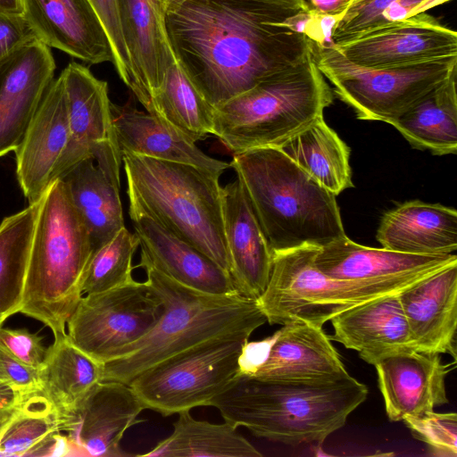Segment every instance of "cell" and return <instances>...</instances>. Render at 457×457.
<instances>
[{
  "mask_svg": "<svg viewBox=\"0 0 457 457\" xmlns=\"http://www.w3.org/2000/svg\"><path fill=\"white\" fill-rule=\"evenodd\" d=\"M0 379L23 399L42 391L39 370L22 363L1 346Z\"/></svg>",
  "mask_w": 457,
  "mask_h": 457,
  "instance_id": "40",
  "label": "cell"
},
{
  "mask_svg": "<svg viewBox=\"0 0 457 457\" xmlns=\"http://www.w3.org/2000/svg\"><path fill=\"white\" fill-rule=\"evenodd\" d=\"M267 361L253 376L262 379L332 381L350 376L322 327L283 325Z\"/></svg>",
  "mask_w": 457,
  "mask_h": 457,
  "instance_id": "24",
  "label": "cell"
},
{
  "mask_svg": "<svg viewBox=\"0 0 457 457\" xmlns=\"http://www.w3.org/2000/svg\"><path fill=\"white\" fill-rule=\"evenodd\" d=\"M98 14L112 44L114 67L120 79L129 87L130 63L123 40L116 0H88Z\"/></svg>",
  "mask_w": 457,
  "mask_h": 457,
  "instance_id": "38",
  "label": "cell"
},
{
  "mask_svg": "<svg viewBox=\"0 0 457 457\" xmlns=\"http://www.w3.org/2000/svg\"><path fill=\"white\" fill-rule=\"evenodd\" d=\"M307 10L318 14L339 16L350 6L352 0H303Z\"/></svg>",
  "mask_w": 457,
  "mask_h": 457,
  "instance_id": "43",
  "label": "cell"
},
{
  "mask_svg": "<svg viewBox=\"0 0 457 457\" xmlns=\"http://www.w3.org/2000/svg\"><path fill=\"white\" fill-rule=\"evenodd\" d=\"M412 436L428 446L433 455L457 456V414L437 413L435 411L402 420Z\"/></svg>",
  "mask_w": 457,
  "mask_h": 457,
  "instance_id": "37",
  "label": "cell"
},
{
  "mask_svg": "<svg viewBox=\"0 0 457 457\" xmlns=\"http://www.w3.org/2000/svg\"><path fill=\"white\" fill-rule=\"evenodd\" d=\"M248 336L214 338L159 362L129 386L144 409L163 417L208 406L238 374L237 359Z\"/></svg>",
  "mask_w": 457,
  "mask_h": 457,
  "instance_id": "9",
  "label": "cell"
},
{
  "mask_svg": "<svg viewBox=\"0 0 457 457\" xmlns=\"http://www.w3.org/2000/svg\"><path fill=\"white\" fill-rule=\"evenodd\" d=\"M184 411L173 423L172 433L148 453V457H262L237 428L228 422L214 424L195 420Z\"/></svg>",
  "mask_w": 457,
  "mask_h": 457,
  "instance_id": "33",
  "label": "cell"
},
{
  "mask_svg": "<svg viewBox=\"0 0 457 457\" xmlns=\"http://www.w3.org/2000/svg\"><path fill=\"white\" fill-rule=\"evenodd\" d=\"M399 300L413 349L456 361L457 264L405 287Z\"/></svg>",
  "mask_w": 457,
  "mask_h": 457,
  "instance_id": "21",
  "label": "cell"
},
{
  "mask_svg": "<svg viewBox=\"0 0 457 457\" xmlns=\"http://www.w3.org/2000/svg\"><path fill=\"white\" fill-rule=\"evenodd\" d=\"M144 407L131 387L119 381H101L81 406L68 437L79 455L121 457L125 432Z\"/></svg>",
  "mask_w": 457,
  "mask_h": 457,
  "instance_id": "22",
  "label": "cell"
},
{
  "mask_svg": "<svg viewBox=\"0 0 457 457\" xmlns=\"http://www.w3.org/2000/svg\"><path fill=\"white\" fill-rule=\"evenodd\" d=\"M60 76L66 96L70 137L51 182L77 163L93 158L120 185L122 154L113 127L106 81L98 79L87 67L76 62H70Z\"/></svg>",
  "mask_w": 457,
  "mask_h": 457,
  "instance_id": "12",
  "label": "cell"
},
{
  "mask_svg": "<svg viewBox=\"0 0 457 457\" xmlns=\"http://www.w3.org/2000/svg\"><path fill=\"white\" fill-rule=\"evenodd\" d=\"M299 9L252 0H187L167 12L177 62L212 106L302 61L314 48L280 24Z\"/></svg>",
  "mask_w": 457,
  "mask_h": 457,
  "instance_id": "1",
  "label": "cell"
},
{
  "mask_svg": "<svg viewBox=\"0 0 457 457\" xmlns=\"http://www.w3.org/2000/svg\"><path fill=\"white\" fill-rule=\"evenodd\" d=\"M138 246L137 235L123 227L96 249L86 270L83 295L103 292L132 281V261Z\"/></svg>",
  "mask_w": 457,
  "mask_h": 457,
  "instance_id": "36",
  "label": "cell"
},
{
  "mask_svg": "<svg viewBox=\"0 0 457 457\" xmlns=\"http://www.w3.org/2000/svg\"><path fill=\"white\" fill-rule=\"evenodd\" d=\"M234 169L271 252L321 246L345 235L336 195L278 147L234 154Z\"/></svg>",
  "mask_w": 457,
  "mask_h": 457,
  "instance_id": "4",
  "label": "cell"
},
{
  "mask_svg": "<svg viewBox=\"0 0 457 457\" xmlns=\"http://www.w3.org/2000/svg\"><path fill=\"white\" fill-rule=\"evenodd\" d=\"M141 248L140 262H147L176 281L213 295L237 292L228 272L201 251L171 234L153 220L131 219Z\"/></svg>",
  "mask_w": 457,
  "mask_h": 457,
  "instance_id": "25",
  "label": "cell"
},
{
  "mask_svg": "<svg viewBox=\"0 0 457 457\" xmlns=\"http://www.w3.org/2000/svg\"><path fill=\"white\" fill-rule=\"evenodd\" d=\"M11 413V412H10ZM10 413H4L0 411V427L3 425V423L5 421V420L8 418Z\"/></svg>",
  "mask_w": 457,
  "mask_h": 457,
  "instance_id": "48",
  "label": "cell"
},
{
  "mask_svg": "<svg viewBox=\"0 0 457 457\" xmlns=\"http://www.w3.org/2000/svg\"><path fill=\"white\" fill-rule=\"evenodd\" d=\"M456 361L443 363L440 353L414 349L385 357L374 367L385 409L391 421L419 417L447 403L445 378Z\"/></svg>",
  "mask_w": 457,
  "mask_h": 457,
  "instance_id": "14",
  "label": "cell"
},
{
  "mask_svg": "<svg viewBox=\"0 0 457 457\" xmlns=\"http://www.w3.org/2000/svg\"><path fill=\"white\" fill-rule=\"evenodd\" d=\"M161 314V303L146 283L133 279L83 295L67 321V338L87 355L105 364L149 333Z\"/></svg>",
  "mask_w": 457,
  "mask_h": 457,
  "instance_id": "11",
  "label": "cell"
},
{
  "mask_svg": "<svg viewBox=\"0 0 457 457\" xmlns=\"http://www.w3.org/2000/svg\"><path fill=\"white\" fill-rule=\"evenodd\" d=\"M146 112L187 141L213 135V107L203 97L177 61L153 94Z\"/></svg>",
  "mask_w": 457,
  "mask_h": 457,
  "instance_id": "32",
  "label": "cell"
},
{
  "mask_svg": "<svg viewBox=\"0 0 457 457\" xmlns=\"http://www.w3.org/2000/svg\"><path fill=\"white\" fill-rule=\"evenodd\" d=\"M145 281L162 306L157 323L123 353L104 364L103 381L129 385L152 366L206 341L232 335L250 337L267 322L256 300L238 292L207 294L187 287L140 262Z\"/></svg>",
  "mask_w": 457,
  "mask_h": 457,
  "instance_id": "3",
  "label": "cell"
},
{
  "mask_svg": "<svg viewBox=\"0 0 457 457\" xmlns=\"http://www.w3.org/2000/svg\"><path fill=\"white\" fill-rule=\"evenodd\" d=\"M69 137L66 96L59 75L46 88L13 151L17 180L29 204L37 202L51 183Z\"/></svg>",
  "mask_w": 457,
  "mask_h": 457,
  "instance_id": "18",
  "label": "cell"
},
{
  "mask_svg": "<svg viewBox=\"0 0 457 457\" xmlns=\"http://www.w3.org/2000/svg\"><path fill=\"white\" fill-rule=\"evenodd\" d=\"M399 292L366 301L335 315L330 319V340L357 351L361 359L373 366L390 354L413 349Z\"/></svg>",
  "mask_w": 457,
  "mask_h": 457,
  "instance_id": "23",
  "label": "cell"
},
{
  "mask_svg": "<svg viewBox=\"0 0 457 457\" xmlns=\"http://www.w3.org/2000/svg\"><path fill=\"white\" fill-rule=\"evenodd\" d=\"M39 199L0 223V315L5 319L21 303Z\"/></svg>",
  "mask_w": 457,
  "mask_h": 457,
  "instance_id": "34",
  "label": "cell"
},
{
  "mask_svg": "<svg viewBox=\"0 0 457 457\" xmlns=\"http://www.w3.org/2000/svg\"><path fill=\"white\" fill-rule=\"evenodd\" d=\"M39 370L42 392L51 403L60 424L68 432L94 388L103 381L104 364L72 345L67 336L47 347Z\"/></svg>",
  "mask_w": 457,
  "mask_h": 457,
  "instance_id": "27",
  "label": "cell"
},
{
  "mask_svg": "<svg viewBox=\"0 0 457 457\" xmlns=\"http://www.w3.org/2000/svg\"><path fill=\"white\" fill-rule=\"evenodd\" d=\"M314 265L341 280L384 281L423 278L457 264L454 253L419 255L374 248L353 242L346 235L315 247Z\"/></svg>",
  "mask_w": 457,
  "mask_h": 457,
  "instance_id": "19",
  "label": "cell"
},
{
  "mask_svg": "<svg viewBox=\"0 0 457 457\" xmlns=\"http://www.w3.org/2000/svg\"><path fill=\"white\" fill-rule=\"evenodd\" d=\"M221 202L230 277L240 295L257 300L270 279L272 252L237 177L221 187Z\"/></svg>",
  "mask_w": 457,
  "mask_h": 457,
  "instance_id": "20",
  "label": "cell"
},
{
  "mask_svg": "<svg viewBox=\"0 0 457 457\" xmlns=\"http://www.w3.org/2000/svg\"><path fill=\"white\" fill-rule=\"evenodd\" d=\"M284 8L307 10L303 0H252Z\"/></svg>",
  "mask_w": 457,
  "mask_h": 457,
  "instance_id": "45",
  "label": "cell"
},
{
  "mask_svg": "<svg viewBox=\"0 0 457 457\" xmlns=\"http://www.w3.org/2000/svg\"><path fill=\"white\" fill-rule=\"evenodd\" d=\"M350 62L396 69L457 58V33L421 12L384 21L334 43Z\"/></svg>",
  "mask_w": 457,
  "mask_h": 457,
  "instance_id": "13",
  "label": "cell"
},
{
  "mask_svg": "<svg viewBox=\"0 0 457 457\" xmlns=\"http://www.w3.org/2000/svg\"><path fill=\"white\" fill-rule=\"evenodd\" d=\"M277 337L278 331L261 340L245 342L237 359L238 374L254 376L267 361Z\"/></svg>",
  "mask_w": 457,
  "mask_h": 457,
  "instance_id": "42",
  "label": "cell"
},
{
  "mask_svg": "<svg viewBox=\"0 0 457 457\" xmlns=\"http://www.w3.org/2000/svg\"><path fill=\"white\" fill-rule=\"evenodd\" d=\"M0 12L22 14L21 0H0Z\"/></svg>",
  "mask_w": 457,
  "mask_h": 457,
  "instance_id": "46",
  "label": "cell"
},
{
  "mask_svg": "<svg viewBox=\"0 0 457 457\" xmlns=\"http://www.w3.org/2000/svg\"><path fill=\"white\" fill-rule=\"evenodd\" d=\"M56 413L42 391L22 400L0 427V456H35L60 432Z\"/></svg>",
  "mask_w": 457,
  "mask_h": 457,
  "instance_id": "35",
  "label": "cell"
},
{
  "mask_svg": "<svg viewBox=\"0 0 457 457\" xmlns=\"http://www.w3.org/2000/svg\"><path fill=\"white\" fill-rule=\"evenodd\" d=\"M456 71L389 123L413 148L436 155L457 153Z\"/></svg>",
  "mask_w": 457,
  "mask_h": 457,
  "instance_id": "29",
  "label": "cell"
},
{
  "mask_svg": "<svg viewBox=\"0 0 457 457\" xmlns=\"http://www.w3.org/2000/svg\"><path fill=\"white\" fill-rule=\"evenodd\" d=\"M355 1H358V0H352V3L355 2ZM352 3H351V4H352ZM350 5H351V4H350Z\"/></svg>",
  "mask_w": 457,
  "mask_h": 457,
  "instance_id": "50",
  "label": "cell"
},
{
  "mask_svg": "<svg viewBox=\"0 0 457 457\" xmlns=\"http://www.w3.org/2000/svg\"><path fill=\"white\" fill-rule=\"evenodd\" d=\"M43 337L25 328H4L0 327V346L22 363L40 370L46 350Z\"/></svg>",
  "mask_w": 457,
  "mask_h": 457,
  "instance_id": "39",
  "label": "cell"
},
{
  "mask_svg": "<svg viewBox=\"0 0 457 457\" xmlns=\"http://www.w3.org/2000/svg\"><path fill=\"white\" fill-rule=\"evenodd\" d=\"M23 398L0 379V411L10 413Z\"/></svg>",
  "mask_w": 457,
  "mask_h": 457,
  "instance_id": "44",
  "label": "cell"
},
{
  "mask_svg": "<svg viewBox=\"0 0 457 457\" xmlns=\"http://www.w3.org/2000/svg\"><path fill=\"white\" fill-rule=\"evenodd\" d=\"M83 160L62 178L87 229L93 253L110 241L123 227L120 185L95 164Z\"/></svg>",
  "mask_w": 457,
  "mask_h": 457,
  "instance_id": "30",
  "label": "cell"
},
{
  "mask_svg": "<svg viewBox=\"0 0 457 457\" xmlns=\"http://www.w3.org/2000/svg\"><path fill=\"white\" fill-rule=\"evenodd\" d=\"M376 238L383 248L419 255L457 250V211L441 204L405 202L381 217Z\"/></svg>",
  "mask_w": 457,
  "mask_h": 457,
  "instance_id": "26",
  "label": "cell"
},
{
  "mask_svg": "<svg viewBox=\"0 0 457 457\" xmlns=\"http://www.w3.org/2000/svg\"><path fill=\"white\" fill-rule=\"evenodd\" d=\"M314 56L334 93L357 119L388 124L457 69V58L404 68H369L347 60L336 46L316 44Z\"/></svg>",
  "mask_w": 457,
  "mask_h": 457,
  "instance_id": "10",
  "label": "cell"
},
{
  "mask_svg": "<svg viewBox=\"0 0 457 457\" xmlns=\"http://www.w3.org/2000/svg\"><path fill=\"white\" fill-rule=\"evenodd\" d=\"M352 376L332 381L262 379L237 374L208 406L235 428L289 445L322 444L367 398Z\"/></svg>",
  "mask_w": 457,
  "mask_h": 457,
  "instance_id": "2",
  "label": "cell"
},
{
  "mask_svg": "<svg viewBox=\"0 0 457 457\" xmlns=\"http://www.w3.org/2000/svg\"><path fill=\"white\" fill-rule=\"evenodd\" d=\"M315 247L305 245L272 253L267 287L256 300L269 324L306 322L323 327L335 315L354 305L402 291L425 278H333L314 265Z\"/></svg>",
  "mask_w": 457,
  "mask_h": 457,
  "instance_id": "8",
  "label": "cell"
},
{
  "mask_svg": "<svg viewBox=\"0 0 457 457\" xmlns=\"http://www.w3.org/2000/svg\"><path fill=\"white\" fill-rule=\"evenodd\" d=\"M92 254L86 225L66 184L56 179L39 199L19 312L44 323L54 338L67 336Z\"/></svg>",
  "mask_w": 457,
  "mask_h": 457,
  "instance_id": "6",
  "label": "cell"
},
{
  "mask_svg": "<svg viewBox=\"0 0 457 457\" xmlns=\"http://www.w3.org/2000/svg\"><path fill=\"white\" fill-rule=\"evenodd\" d=\"M123 40L130 63L129 89L147 111L176 58L165 20L169 0H116Z\"/></svg>",
  "mask_w": 457,
  "mask_h": 457,
  "instance_id": "15",
  "label": "cell"
},
{
  "mask_svg": "<svg viewBox=\"0 0 457 457\" xmlns=\"http://www.w3.org/2000/svg\"><path fill=\"white\" fill-rule=\"evenodd\" d=\"M277 147L336 196L353 187L350 148L325 122L323 116Z\"/></svg>",
  "mask_w": 457,
  "mask_h": 457,
  "instance_id": "31",
  "label": "cell"
},
{
  "mask_svg": "<svg viewBox=\"0 0 457 457\" xmlns=\"http://www.w3.org/2000/svg\"><path fill=\"white\" fill-rule=\"evenodd\" d=\"M122 162L130 219L153 220L229 273L220 176L192 164L137 154H123Z\"/></svg>",
  "mask_w": 457,
  "mask_h": 457,
  "instance_id": "5",
  "label": "cell"
},
{
  "mask_svg": "<svg viewBox=\"0 0 457 457\" xmlns=\"http://www.w3.org/2000/svg\"><path fill=\"white\" fill-rule=\"evenodd\" d=\"M6 319L3 316L0 315V327L2 326V324L4 323V321Z\"/></svg>",
  "mask_w": 457,
  "mask_h": 457,
  "instance_id": "49",
  "label": "cell"
},
{
  "mask_svg": "<svg viewBox=\"0 0 457 457\" xmlns=\"http://www.w3.org/2000/svg\"><path fill=\"white\" fill-rule=\"evenodd\" d=\"M55 68L50 48L37 39L0 62V157L21 142Z\"/></svg>",
  "mask_w": 457,
  "mask_h": 457,
  "instance_id": "16",
  "label": "cell"
},
{
  "mask_svg": "<svg viewBox=\"0 0 457 457\" xmlns=\"http://www.w3.org/2000/svg\"><path fill=\"white\" fill-rule=\"evenodd\" d=\"M314 48L302 61L213 107V135L230 153L277 147L333 103Z\"/></svg>",
  "mask_w": 457,
  "mask_h": 457,
  "instance_id": "7",
  "label": "cell"
},
{
  "mask_svg": "<svg viewBox=\"0 0 457 457\" xmlns=\"http://www.w3.org/2000/svg\"><path fill=\"white\" fill-rule=\"evenodd\" d=\"M22 15L35 37L90 64L110 62L108 34L88 0H21Z\"/></svg>",
  "mask_w": 457,
  "mask_h": 457,
  "instance_id": "17",
  "label": "cell"
},
{
  "mask_svg": "<svg viewBox=\"0 0 457 457\" xmlns=\"http://www.w3.org/2000/svg\"><path fill=\"white\" fill-rule=\"evenodd\" d=\"M187 0H169L168 12L178 9Z\"/></svg>",
  "mask_w": 457,
  "mask_h": 457,
  "instance_id": "47",
  "label": "cell"
},
{
  "mask_svg": "<svg viewBox=\"0 0 457 457\" xmlns=\"http://www.w3.org/2000/svg\"><path fill=\"white\" fill-rule=\"evenodd\" d=\"M34 39L37 38L22 14L0 12V62Z\"/></svg>",
  "mask_w": 457,
  "mask_h": 457,
  "instance_id": "41",
  "label": "cell"
},
{
  "mask_svg": "<svg viewBox=\"0 0 457 457\" xmlns=\"http://www.w3.org/2000/svg\"><path fill=\"white\" fill-rule=\"evenodd\" d=\"M113 127L121 154H137L192 164L221 175L229 163L205 154L195 145L175 134L155 117L138 111L129 101L111 104Z\"/></svg>",
  "mask_w": 457,
  "mask_h": 457,
  "instance_id": "28",
  "label": "cell"
}]
</instances>
